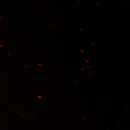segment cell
<instances>
[{
  "mask_svg": "<svg viewBox=\"0 0 130 130\" xmlns=\"http://www.w3.org/2000/svg\"><path fill=\"white\" fill-rule=\"evenodd\" d=\"M38 65H39V66H42V64H39Z\"/></svg>",
  "mask_w": 130,
  "mask_h": 130,
  "instance_id": "obj_1",
  "label": "cell"
},
{
  "mask_svg": "<svg viewBox=\"0 0 130 130\" xmlns=\"http://www.w3.org/2000/svg\"><path fill=\"white\" fill-rule=\"evenodd\" d=\"M24 67H29V66H24Z\"/></svg>",
  "mask_w": 130,
  "mask_h": 130,
  "instance_id": "obj_2",
  "label": "cell"
},
{
  "mask_svg": "<svg viewBox=\"0 0 130 130\" xmlns=\"http://www.w3.org/2000/svg\"><path fill=\"white\" fill-rule=\"evenodd\" d=\"M7 55H9V56H11V54H7Z\"/></svg>",
  "mask_w": 130,
  "mask_h": 130,
  "instance_id": "obj_3",
  "label": "cell"
},
{
  "mask_svg": "<svg viewBox=\"0 0 130 130\" xmlns=\"http://www.w3.org/2000/svg\"><path fill=\"white\" fill-rule=\"evenodd\" d=\"M1 46V47H3V46H2V45H1V46Z\"/></svg>",
  "mask_w": 130,
  "mask_h": 130,
  "instance_id": "obj_4",
  "label": "cell"
}]
</instances>
